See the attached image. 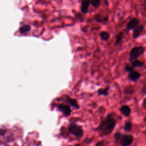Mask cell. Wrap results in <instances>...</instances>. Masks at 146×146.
<instances>
[{"instance_id":"cell-1","label":"cell","mask_w":146,"mask_h":146,"mask_svg":"<svg viewBox=\"0 0 146 146\" xmlns=\"http://www.w3.org/2000/svg\"><path fill=\"white\" fill-rule=\"evenodd\" d=\"M116 124V120L112 113H109L103 119L96 130L99 131L100 135L106 136L110 134L113 130Z\"/></svg>"},{"instance_id":"cell-2","label":"cell","mask_w":146,"mask_h":146,"mask_svg":"<svg viewBox=\"0 0 146 146\" xmlns=\"http://www.w3.org/2000/svg\"><path fill=\"white\" fill-rule=\"evenodd\" d=\"M145 52V48L142 46H137L133 47L129 53V60L132 62L142 55Z\"/></svg>"},{"instance_id":"cell-3","label":"cell","mask_w":146,"mask_h":146,"mask_svg":"<svg viewBox=\"0 0 146 146\" xmlns=\"http://www.w3.org/2000/svg\"><path fill=\"white\" fill-rule=\"evenodd\" d=\"M68 129L70 133L76 137H81L83 135V131L82 127L74 123L70 124L68 127Z\"/></svg>"},{"instance_id":"cell-4","label":"cell","mask_w":146,"mask_h":146,"mask_svg":"<svg viewBox=\"0 0 146 146\" xmlns=\"http://www.w3.org/2000/svg\"><path fill=\"white\" fill-rule=\"evenodd\" d=\"M133 140V136L130 134H122L120 140L121 146H130Z\"/></svg>"},{"instance_id":"cell-5","label":"cell","mask_w":146,"mask_h":146,"mask_svg":"<svg viewBox=\"0 0 146 146\" xmlns=\"http://www.w3.org/2000/svg\"><path fill=\"white\" fill-rule=\"evenodd\" d=\"M140 23V21L137 18H132L131 19L126 25V29L128 30H133L137 27Z\"/></svg>"},{"instance_id":"cell-6","label":"cell","mask_w":146,"mask_h":146,"mask_svg":"<svg viewBox=\"0 0 146 146\" xmlns=\"http://www.w3.org/2000/svg\"><path fill=\"white\" fill-rule=\"evenodd\" d=\"M56 107L58 110L62 112L63 113L64 116L66 117L69 116L71 113V110L70 106L68 105H66L64 104H59L56 105Z\"/></svg>"},{"instance_id":"cell-7","label":"cell","mask_w":146,"mask_h":146,"mask_svg":"<svg viewBox=\"0 0 146 146\" xmlns=\"http://www.w3.org/2000/svg\"><path fill=\"white\" fill-rule=\"evenodd\" d=\"M145 26L144 25H139L132 31V38L136 39L138 38L144 31Z\"/></svg>"},{"instance_id":"cell-8","label":"cell","mask_w":146,"mask_h":146,"mask_svg":"<svg viewBox=\"0 0 146 146\" xmlns=\"http://www.w3.org/2000/svg\"><path fill=\"white\" fill-rule=\"evenodd\" d=\"M141 76V74L137 71H133L128 75V78L132 82H137Z\"/></svg>"},{"instance_id":"cell-9","label":"cell","mask_w":146,"mask_h":146,"mask_svg":"<svg viewBox=\"0 0 146 146\" xmlns=\"http://www.w3.org/2000/svg\"><path fill=\"white\" fill-rule=\"evenodd\" d=\"M91 4V0H83L81 3V11L84 13H87L89 9L90 5Z\"/></svg>"},{"instance_id":"cell-10","label":"cell","mask_w":146,"mask_h":146,"mask_svg":"<svg viewBox=\"0 0 146 146\" xmlns=\"http://www.w3.org/2000/svg\"><path fill=\"white\" fill-rule=\"evenodd\" d=\"M120 112L125 116L128 117L129 116L131 113V108L127 105H124L122 106L120 109H119Z\"/></svg>"},{"instance_id":"cell-11","label":"cell","mask_w":146,"mask_h":146,"mask_svg":"<svg viewBox=\"0 0 146 146\" xmlns=\"http://www.w3.org/2000/svg\"><path fill=\"white\" fill-rule=\"evenodd\" d=\"M124 36V34L123 31H120L119 33L117 34V35L115 36V45L117 46L119 44H120L121 41L123 40Z\"/></svg>"},{"instance_id":"cell-12","label":"cell","mask_w":146,"mask_h":146,"mask_svg":"<svg viewBox=\"0 0 146 146\" xmlns=\"http://www.w3.org/2000/svg\"><path fill=\"white\" fill-rule=\"evenodd\" d=\"M131 65L134 68H141V67H144V66L145 64V63L143 61L139 60V59L135 60L131 62Z\"/></svg>"},{"instance_id":"cell-13","label":"cell","mask_w":146,"mask_h":146,"mask_svg":"<svg viewBox=\"0 0 146 146\" xmlns=\"http://www.w3.org/2000/svg\"><path fill=\"white\" fill-rule=\"evenodd\" d=\"M66 98H67L66 101L69 103V104H70L71 106H72V107H75L76 108H79V106L77 102H76V100L75 99L71 98H70L68 96H66Z\"/></svg>"},{"instance_id":"cell-14","label":"cell","mask_w":146,"mask_h":146,"mask_svg":"<svg viewBox=\"0 0 146 146\" xmlns=\"http://www.w3.org/2000/svg\"><path fill=\"white\" fill-rule=\"evenodd\" d=\"M94 18H95V21L98 22H104L108 20L107 17H104L100 14H98L95 15L94 17Z\"/></svg>"},{"instance_id":"cell-15","label":"cell","mask_w":146,"mask_h":146,"mask_svg":"<svg viewBox=\"0 0 146 146\" xmlns=\"http://www.w3.org/2000/svg\"><path fill=\"white\" fill-rule=\"evenodd\" d=\"M31 29V27L29 25H24L21 27H20L19 31L21 34H25L29 31H30Z\"/></svg>"},{"instance_id":"cell-16","label":"cell","mask_w":146,"mask_h":146,"mask_svg":"<svg viewBox=\"0 0 146 146\" xmlns=\"http://www.w3.org/2000/svg\"><path fill=\"white\" fill-rule=\"evenodd\" d=\"M99 35H100V39L104 41L108 40L110 37L109 33L107 31H104L100 32L99 34Z\"/></svg>"},{"instance_id":"cell-17","label":"cell","mask_w":146,"mask_h":146,"mask_svg":"<svg viewBox=\"0 0 146 146\" xmlns=\"http://www.w3.org/2000/svg\"><path fill=\"white\" fill-rule=\"evenodd\" d=\"M135 92V88L133 86H128L125 87L124 90V92L126 95H132Z\"/></svg>"},{"instance_id":"cell-18","label":"cell","mask_w":146,"mask_h":146,"mask_svg":"<svg viewBox=\"0 0 146 146\" xmlns=\"http://www.w3.org/2000/svg\"><path fill=\"white\" fill-rule=\"evenodd\" d=\"M109 89H110L109 87H106V88H100L98 91V94L99 95L107 96V95H108Z\"/></svg>"},{"instance_id":"cell-19","label":"cell","mask_w":146,"mask_h":146,"mask_svg":"<svg viewBox=\"0 0 146 146\" xmlns=\"http://www.w3.org/2000/svg\"><path fill=\"white\" fill-rule=\"evenodd\" d=\"M132 128V124L131 121H127L124 126V130L126 132H129L131 131Z\"/></svg>"},{"instance_id":"cell-20","label":"cell","mask_w":146,"mask_h":146,"mask_svg":"<svg viewBox=\"0 0 146 146\" xmlns=\"http://www.w3.org/2000/svg\"><path fill=\"white\" fill-rule=\"evenodd\" d=\"M124 70L127 72H131L133 71H135V68L131 65V64H126L125 67H124Z\"/></svg>"},{"instance_id":"cell-21","label":"cell","mask_w":146,"mask_h":146,"mask_svg":"<svg viewBox=\"0 0 146 146\" xmlns=\"http://www.w3.org/2000/svg\"><path fill=\"white\" fill-rule=\"evenodd\" d=\"M122 134L123 133H120V132H116L114 134V139H115V140L116 142H120V140L122 136Z\"/></svg>"},{"instance_id":"cell-22","label":"cell","mask_w":146,"mask_h":146,"mask_svg":"<svg viewBox=\"0 0 146 146\" xmlns=\"http://www.w3.org/2000/svg\"><path fill=\"white\" fill-rule=\"evenodd\" d=\"M140 93L141 94V96H145L146 95V81L144 82L142 85Z\"/></svg>"},{"instance_id":"cell-23","label":"cell","mask_w":146,"mask_h":146,"mask_svg":"<svg viewBox=\"0 0 146 146\" xmlns=\"http://www.w3.org/2000/svg\"><path fill=\"white\" fill-rule=\"evenodd\" d=\"M100 0H91V4L95 8H98L100 5Z\"/></svg>"},{"instance_id":"cell-24","label":"cell","mask_w":146,"mask_h":146,"mask_svg":"<svg viewBox=\"0 0 146 146\" xmlns=\"http://www.w3.org/2000/svg\"><path fill=\"white\" fill-rule=\"evenodd\" d=\"M142 7L144 11L146 12V0H144V1L142 3Z\"/></svg>"},{"instance_id":"cell-25","label":"cell","mask_w":146,"mask_h":146,"mask_svg":"<svg viewBox=\"0 0 146 146\" xmlns=\"http://www.w3.org/2000/svg\"><path fill=\"white\" fill-rule=\"evenodd\" d=\"M143 106L144 108V109L146 110V98L143 100Z\"/></svg>"},{"instance_id":"cell-26","label":"cell","mask_w":146,"mask_h":146,"mask_svg":"<svg viewBox=\"0 0 146 146\" xmlns=\"http://www.w3.org/2000/svg\"><path fill=\"white\" fill-rule=\"evenodd\" d=\"M102 144H103V141H99L96 144L95 146H102Z\"/></svg>"},{"instance_id":"cell-27","label":"cell","mask_w":146,"mask_h":146,"mask_svg":"<svg viewBox=\"0 0 146 146\" xmlns=\"http://www.w3.org/2000/svg\"><path fill=\"white\" fill-rule=\"evenodd\" d=\"M144 121L146 123V116L144 117ZM145 135H146V129H145Z\"/></svg>"},{"instance_id":"cell-28","label":"cell","mask_w":146,"mask_h":146,"mask_svg":"<svg viewBox=\"0 0 146 146\" xmlns=\"http://www.w3.org/2000/svg\"><path fill=\"white\" fill-rule=\"evenodd\" d=\"M70 146H71V145H70Z\"/></svg>"}]
</instances>
